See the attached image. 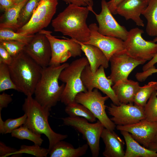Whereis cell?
<instances>
[{
	"mask_svg": "<svg viewBox=\"0 0 157 157\" xmlns=\"http://www.w3.org/2000/svg\"><path fill=\"white\" fill-rule=\"evenodd\" d=\"M11 133L13 137L20 140H30L36 145L41 146L43 141L41 134L35 133L23 125L14 130Z\"/></svg>",
	"mask_w": 157,
	"mask_h": 157,
	"instance_id": "28",
	"label": "cell"
},
{
	"mask_svg": "<svg viewBox=\"0 0 157 157\" xmlns=\"http://www.w3.org/2000/svg\"><path fill=\"white\" fill-rule=\"evenodd\" d=\"M24 0H13L14 3H20Z\"/></svg>",
	"mask_w": 157,
	"mask_h": 157,
	"instance_id": "46",
	"label": "cell"
},
{
	"mask_svg": "<svg viewBox=\"0 0 157 157\" xmlns=\"http://www.w3.org/2000/svg\"><path fill=\"white\" fill-rule=\"evenodd\" d=\"M89 10L87 7L69 5L52 21L54 31L80 42L89 41L90 33L86 23Z\"/></svg>",
	"mask_w": 157,
	"mask_h": 157,
	"instance_id": "1",
	"label": "cell"
},
{
	"mask_svg": "<svg viewBox=\"0 0 157 157\" xmlns=\"http://www.w3.org/2000/svg\"><path fill=\"white\" fill-rule=\"evenodd\" d=\"M111 73L108 78L113 84L118 81L127 79L129 75L137 66L147 61L129 55L125 50L114 54L110 58Z\"/></svg>",
	"mask_w": 157,
	"mask_h": 157,
	"instance_id": "12",
	"label": "cell"
},
{
	"mask_svg": "<svg viewBox=\"0 0 157 157\" xmlns=\"http://www.w3.org/2000/svg\"><path fill=\"white\" fill-rule=\"evenodd\" d=\"M67 3L72 4L80 6L87 7L90 11L93 13V0H62Z\"/></svg>",
	"mask_w": 157,
	"mask_h": 157,
	"instance_id": "36",
	"label": "cell"
},
{
	"mask_svg": "<svg viewBox=\"0 0 157 157\" xmlns=\"http://www.w3.org/2000/svg\"><path fill=\"white\" fill-rule=\"evenodd\" d=\"M58 4V0H41L29 22L15 32L25 35L38 33L50 23Z\"/></svg>",
	"mask_w": 157,
	"mask_h": 157,
	"instance_id": "8",
	"label": "cell"
},
{
	"mask_svg": "<svg viewBox=\"0 0 157 157\" xmlns=\"http://www.w3.org/2000/svg\"><path fill=\"white\" fill-rule=\"evenodd\" d=\"M39 32L45 35L50 44L51 57L49 65H58L71 57L81 56V46L73 39H58L51 35V31L43 29Z\"/></svg>",
	"mask_w": 157,
	"mask_h": 157,
	"instance_id": "9",
	"label": "cell"
},
{
	"mask_svg": "<svg viewBox=\"0 0 157 157\" xmlns=\"http://www.w3.org/2000/svg\"><path fill=\"white\" fill-rule=\"evenodd\" d=\"M153 41L155 42H157V36L154 39Z\"/></svg>",
	"mask_w": 157,
	"mask_h": 157,
	"instance_id": "47",
	"label": "cell"
},
{
	"mask_svg": "<svg viewBox=\"0 0 157 157\" xmlns=\"http://www.w3.org/2000/svg\"><path fill=\"white\" fill-rule=\"evenodd\" d=\"M104 69L101 66L96 72H93L89 65H87L81 73L82 83L87 91L97 89L108 96L113 104L119 105L121 103L111 87L113 83L110 79L106 77Z\"/></svg>",
	"mask_w": 157,
	"mask_h": 157,
	"instance_id": "11",
	"label": "cell"
},
{
	"mask_svg": "<svg viewBox=\"0 0 157 157\" xmlns=\"http://www.w3.org/2000/svg\"><path fill=\"white\" fill-rule=\"evenodd\" d=\"M156 72L157 69L154 66L145 71L137 73L135 76L138 81L142 82L144 81L149 76Z\"/></svg>",
	"mask_w": 157,
	"mask_h": 157,
	"instance_id": "38",
	"label": "cell"
},
{
	"mask_svg": "<svg viewBox=\"0 0 157 157\" xmlns=\"http://www.w3.org/2000/svg\"><path fill=\"white\" fill-rule=\"evenodd\" d=\"M27 118L24 113L21 117L15 119L9 118L4 122L3 134L11 133L14 130L24 124Z\"/></svg>",
	"mask_w": 157,
	"mask_h": 157,
	"instance_id": "34",
	"label": "cell"
},
{
	"mask_svg": "<svg viewBox=\"0 0 157 157\" xmlns=\"http://www.w3.org/2000/svg\"><path fill=\"white\" fill-rule=\"evenodd\" d=\"M144 119L150 122H157V91H154L144 107Z\"/></svg>",
	"mask_w": 157,
	"mask_h": 157,
	"instance_id": "32",
	"label": "cell"
},
{
	"mask_svg": "<svg viewBox=\"0 0 157 157\" xmlns=\"http://www.w3.org/2000/svg\"><path fill=\"white\" fill-rule=\"evenodd\" d=\"M8 67L17 91L26 96L34 94L42 67L23 51L13 58Z\"/></svg>",
	"mask_w": 157,
	"mask_h": 157,
	"instance_id": "2",
	"label": "cell"
},
{
	"mask_svg": "<svg viewBox=\"0 0 157 157\" xmlns=\"http://www.w3.org/2000/svg\"><path fill=\"white\" fill-rule=\"evenodd\" d=\"M17 150L16 149L7 146L2 141L0 142V157H6L10 155L13 157Z\"/></svg>",
	"mask_w": 157,
	"mask_h": 157,
	"instance_id": "37",
	"label": "cell"
},
{
	"mask_svg": "<svg viewBox=\"0 0 157 157\" xmlns=\"http://www.w3.org/2000/svg\"><path fill=\"white\" fill-rule=\"evenodd\" d=\"M49 153L48 149L45 148L38 145L31 146L22 145L15 153L14 157L20 156L22 154H27L36 157H46Z\"/></svg>",
	"mask_w": 157,
	"mask_h": 157,
	"instance_id": "33",
	"label": "cell"
},
{
	"mask_svg": "<svg viewBox=\"0 0 157 157\" xmlns=\"http://www.w3.org/2000/svg\"><path fill=\"white\" fill-rule=\"evenodd\" d=\"M101 11L97 14L94 11L98 24V31L101 34L106 36L115 37L125 40L128 31L125 27L120 25L114 18L109 10L106 0H102Z\"/></svg>",
	"mask_w": 157,
	"mask_h": 157,
	"instance_id": "13",
	"label": "cell"
},
{
	"mask_svg": "<svg viewBox=\"0 0 157 157\" xmlns=\"http://www.w3.org/2000/svg\"><path fill=\"white\" fill-rule=\"evenodd\" d=\"M34 35V34L25 35L15 32L9 28H0V42L5 40H14L27 44Z\"/></svg>",
	"mask_w": 157,
	"mask_h": 157,
	"instance_id": "30",
	"label": "cell"
},
{
	"mask_svg": "<svg viewBox=\"0 0 157 157\" xmlns=\"http://www.w3.org/2000/svg\"><path fill=\"white\" fill-rule=\"evenodd\" d=\"M2 45L13 58L23 51L26 45L22 43L14 40H5L0 42Z\"/></svg>",
	"mask_w": 157,
	"mask_h": 157,
	"instance_id": "35",
	"label": "cell"
},
{
	"mask_svg": "<svg viewBox=\"0 0 157 157\" xmlns=\"http://www.w3.org/2000/svg\"><path fill=\"white\" fill-rule=\"evenodd\" d=\"M157 63V53L143 67V71H144L154 66L155 64Z\"/></svg>",
	"mask_w": 157,
	"mask_h": 157,
	"instance_id": "43",
	"label": "cell"
},
{
	"mask_svg": "<svg viewBox=\"0 0 157 157\" xmlns=\"http://www.w3.org/2000/svg\"><path fill=\"white\" fill-rule=\"evenodd\" d=\"M63 124L72 127L82 134L89 147L92 156H98L100 151L99 142L103 130L104 128L99 120L92 123L84 118L69 116L62 118Z\"/></svg>",
	"mask_w": 157,
	"mask_h": 157,
	"instance_id": "6",
	"label": "cell"
},
{
	"mask_svg": "<svg viewBox=\"0 0 157 157\" xmlns=\"http://www.w3.org/2000/svg\"><path fill=\"white\" fill-rule=\"evenodd\" d=\"M157 90V82L152 81L142 87L137 91L134 99V104L144 108L152 94Z\"/></svg>",
	"mask_w": 157,
	"mask_h": 157,
	"instance_id": "27",
	"label": "cell"
},
{
	"mask_svg": "<svg viewBox=\"0 0 157 157\" xmlns=\"http://www.w3.org/2000/svg\"><path fill=\"white\" fill-rule=\"evenodd\" d=\"M26 96L22 109L27 118L23 126L35 133L46 135L49 141V152L58 142L66 138L68 135L56 133L51 129L48 121L51 109L42 106L32 96Z\"/></svg>",
	"mask_w": 157,
	"mask_h": 157,
	"instance_id": "3",
	"label": "cell"
},
{
	"mask_svg": "<svg viewBox=\"0 0 157 157\" xmlns=\"http://www.w3.org/2000/svg\"><path fill=\"white\" fill-rule=\"evenodd\" d=\"M23 51L42 68L49 65L51 51L49 42L45 35L38 33L26 44Z\"/></svg>",
	"mask_w": 157,
	"mask_h": 157,
	"instance_id": "15",
	"label": "cell"
},
{
	"mask_svg": "<svg viewBox=\"0 0 157 157\" xmlns=\"http://www.w3.org/2000/svg\"><path fill=\"white\" fill-rule=\"evenodd\" d=\"M147 20L146 31L150 36H157V0H151L142 13Z\"/></svg>",
	"mask_w": 157,
	"mask_h": 157,
	"instance_id": "25",
	"label": "cell"
},
{
	"mask_svg": "<svg viewBox=\"0 0 157 157\" xmlns=\"http://www.w3.org/2000/svg\"><path fill=\"white\" fill-rule=\"evenodd\" d=\"M147 1H148V3H149V1L151 0H147Z\"/></svg>",
	"mask_w": 157,
	"mask_h": 157,
	"instance_id": "48",
	"label": "cell"
},
{
	"mask_svg": "<svg viewBox=\"0 0 157 157\" xmlns=\"http://www.w3.org/2000/svg\"><path fill=\"white\" fill-rule=\"evenodd\" d=\"M88 65L87 58L83 57L73 61L60 73L59 80L65 83L61 101L65 105L75 102V97L78 93L87 91L82 83L81 75Z\"/></svg>",
	"mask_w": 157,
	"mask_h": 157,
	"instance_id": "5",
	"label": "cell"
},
{
	"mask_svg": "<svg viewBox=\"0 0 157 157\" xmlns=\"http://www.w3.org/2000/svg\"><path fill=\"white\" fill-rule=\"evenodd\" d=\"M147 148L157 152V133Z\"/></svg>",
	"mask_w": 157,
	"mask_h": 157,
	"instance_id": "44",
	"label": "cell"
},
{
	"mask_svg": "<svg viewBox=\"0 0 157 157\" xmlns=\"http://www.w3.org/2000/svg\"><path fill=\"white\" fill-rule=\"evenodd\" d=\"M9 89L17 91L12 79L8 65L0 63V92Z\"/></svg>",
	"mask_w": 157,
	"mask_h": 157,
	"instance_id": "31",
	"label": "cell"
},
{
	"mask_svg": "<svg viewBox=\"0 0 157 157\" xmlns=\"http://www.w3.org/2000/svg\"><path fill=\"white\" fill-rule=\"evenodd\" d=\"M13 101L11 95L3 92L0 94V112L4 108L7 107Z\"/></svg>",
	"mask_w": 157,
	"mask_h": 157,
	"instance_id": "40",
	"label": "cell"
},
{
	"mask_svg": "<svg viewBox=\"0 0 157 157\" xmlns=\"http://www.w3.org/2000/svg\"><path fill=\"white\" fill-rule=\"evenodd\" d=\"M110 118L116 125H125L137 123L144 119V108L133 104H121L117 106L111 104L107 106Z\"/></svg>",
	"mask_w": 157,
	"mask_h": 157,
	"instance_id": "14",
	"label": "cell"
},
{
	"mask_svg": "<svg viewBox=\"0 0 157 157\" xmlns=\"http://www.w3.org/2000/svg\"><path fill=\"white\" fill-rule=\"evenodd\" d=\"M28 0L15 4L5 11L0 18V28H6L16 31L18 29V19L20 11Z\"/></svg>",
	"mask_w": 157,
	"mask_h": 157,
	"instance_id": "24",
	"label": "cell"
},
{
	"mask_svg": "<svg viewBox=\"0 0 157 157\" xmlns=\"http://www.w3.org/2000/svg\"><path fill=\"white\" fill-rule=\"evenodd\" d=\"M73 39L81 45L82 52L84 53L88 60L92 72H96L101 66H103L104 68L108 67L109 61L99 49L94 45L85 44Z\"/></svg>",
	"mask_w": 157,
	"mask_h": 157,
	"instance_id": "21",
	"label": "cell"
},
{
	"mask_svg": "<svg viewBox=\"0 0 157 157\" xmlns=\"http://www.w3.org/2000/svg\"><path fill=\"white\" fill-rule=\"evenodd\" d=\"M143 31L136 27L128 31L124 41L125 50L130 56L147 61L151 60L157 53V43L145 40L142 37Z\"/></svg>",
	"mask_w": 157,
	"mask_h": 157,
	"instance_id": "10",
	"label": "cell"
},
{
	"mask_svg": "<svg viewBox=\"0 0 157 157\" xmlns=\"http://www.w3.org/2000/svg\"><path fill=\"white\" fill-rule=\"evenodd\" d=\"M109 98L107 95L103 96L98 89L94 88L91 91L78 93L75 97V100L88 108L105 128L114 131L116 125L108 117L105 110L107 106L105 104V102Z\"/></svg>",
	"mask_w": 157,
	"mask_h": 157,
	"instance_id": "7",
	"label": "cell"
},
{
	"mask_svg": "<svg viewBox=\"0 0 157 157\" xmlns=\"http://www.w3.org/2000/svg\"><path fill=\"white\" fill-rule=\"evenodd\" d=\"M40 0H28L19 13L17 21L18 29L25 25L29 22Z\"/></svg>",
	"mask_w": 157,
	"mask_h": 157,
	"instance_id": "29",
	"label": "cell"
},
{
	"mask_svg": "<svg viewBox=\"0 0 157 157\" xmlns=\"http://www.w3.org/2000/svg\"><path fill=\"white\" fill-rule=\"evenodd\" d=\"M89 146L87 144L75 148L71 144L61 140L49 152L50 157H79L84 155Z\"/></svg>",
	"mask_w": 157,
	"mask_h": 157,
	"instance_id": "23",
	"label": "cell"
},
{
	"mask_svg": "<svg viewBox=\"0 0 157 157\" xmlns=\"http://www.w3.org/2000/svg\"><path fill=\"white\" fill-rule=\"evenodd\" d=\"M90 35L89 40L85 44L94 45L99 49L109 60L115 53L125 50L124 41L117 38L102 35L98 31L95 23L89 26Z\"/></svg>",
	"mask_w": 157,
	"mask_h": 157,
	"instance_id": "16",
	"label": "cell"
},
{
	"mask_svg": "<svg viewBox=\"0 0 157 157\" xmlns=\"http://www.w3.org/2000/svg\"><path fill=\"white\" fill-rule=\"evenodd\" d=\"M13 58L6 49L0 44V63H2L9 65L11 63Z\"/></svg>",
	"mask_w": 157,
	"mask_h": 157,
	"instance_id": "39",
	"label": "cell"
},
{
	"mask_svg": "<svg viewBox=\"0 0 157 157\" xmlns=\"http://www.w3.org/2000/svg\"><path fill=\"white\" fill-rule=\"evenodd\" d=\"M125 0H110L107 2L108 7L113 15L117 14V9L118 6Z\"/></svg>",
	"mask_w": 157,
	"mask_h": 157,
	"instance_id": "41",
	"label": "cell"
},
{
	"mask_svg": "<svg viewBox=\"0 0 157 157\" xmlns=\"http://www.w3.org/2000/svg\"><path fill=\"white\" fill-rule=\"evenodd\" d=\"M69 64L65 63L58 65L42 68L40 78L35 88V99L42 106L51 109L61 101L65 84H59V75Z\"/></svg>",
	"mask_w": 157,
	"mask_h": 157,
	"instance_id": "4",
	"label": "cell"
},
{
	"mask_svg": "<svg viewBox=\"0 0 157 157\" xmlns=\"http://www.w3.org/2000/svg\"><path fill=\"white\" fill-rule=\"evenodd\" d=\"M15 3L13 0H0V7L1 9L6 10Z\"/></svg>",
	"mask_w": 157,
	"mask_h": 157,
	"instance_id": "42",
	"label": "cell"
},
{
	"mask_svg": "<svg viewBox=\"0 0 157 157\" xmlns=\"http://www.w3.org/2000/svg\"><path fill=\"white\" fill-rule=\"evenodd\" d=\"M101 138L105 144L103 153L105 157H124V141L114 131L105 127Z\"/></svg>",
	"mask_w": 157,
	"mask_h": 157,
	"instance_id": "19",
	"label": "cell"
},
{
	"mask_svg": "<svg viewBox=\"0 0 157 157\" xmlns=\"http://www.w3.org/2000/svg\"><path fill=\"white\" fill-rule=\"evenodd\" d=\"M148 3L147 0H125L117 7V13L126 20H132L138 26L143 27V21L140 16Z\"/></svg>",
	"mask_w": 157,
	"mask_h": 157,
	"instance_id": "18",
	"label": "cell"
},
{
	"mask_svg": "<svg viewBox=\"0 0 157 157\" xmlns=\"http://www.w3.org/2000/svg\"><path fill=\"white\" fill-rule=\"evenodd\" d=\"M119 131L129 133L133 138L147 148L157 133V122L142 119L135 124L116 126Z\"/></svg>",
	"mask_w": 157,
	"mask_h": 157,
	"instance_id": "17",
	"label": "cell"
},
{
	"mask_svg": "<svg viewBox=\"0 0 157 157\" xmlns=\"http://www.w3.org/2000/svg\"><path fill=\"white\" fill-rule=\"evenodd\" d=\"M120 131L126 145L124 157H157V152L141 146L128 132Z\"/></svg>",
	"mask_w": 157,
	"mask_h": 157,
	"instance_id": "22",
	"label": "cell"
},
{
	"mask_svg": "<svg viewBox=\"0 0 157 157\" xmlns=\"http://www.w3.org/2000/svg\"><path fill=\"white\" fill-rule=\"evenodd\" d=\"M140 86L139 83L127 79L119 81L112 88L121 104H133L135 96Z\"/></svg>",
	"mask_w": 157,
	"mask_h": 157,
	"instance_id": "20",
	"label": "cell"
},
{
	"mask_svg": "<svg viewBox=\"0 0 157 157\" xmlns=\"http://www.w3.org/2000/svg\"><path fill=\"white\" fill-rule=\"evenodd\" d=\"M65 110L69 117H83L91 122L96 121V117L88 108L76 101L67 105Z\"/></svg>",
	"mask_w": 157,
	"mask_h": 157,
	"instance_id": "26",
	"label": "cell"
},
{
	"mask_svg": "<svg viewBox=\"0 0 157 157\" xmlns=\"http://www.w3.org/2000/svg\"><path fill=\"white\" fill-rule=\"evenodd\" d=\"M4 122L1 117V112H0V133L3 134Z\"/></svg>",
	"mask_w": 157,
	"mask_h": 157,
	"instance_id": "45",
	"label": "cell"
}]
</instances>
